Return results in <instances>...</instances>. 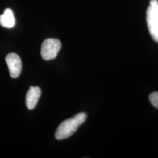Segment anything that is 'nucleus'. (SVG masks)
<instances>
[{"instance_id":"f257e3e1","label":"nucleus","mask_w":158,"mask_h":158,"mask_svg":"<svg viewBox=\"0 0 158 158\" xmlns=\"http://www.w3.org/2000/svg\"><path fill=\"white\" fill-rule=\"evenodd\" d=\"M87 118L85 113H80L71 118L68 119L60 124L55 133V138L57 140H62L73 135Z\"/></svg>"},{"instance_id":"f03ea898","label":"nucleus","mask_w":158,"mask_h":158,"mask_svg":"<svg viewBox=\"0 0 158 158\" xmlns=\"http://www.w3.org/2000/svg\"><path fill=\"white\" fill-rule=\"evenodd\" d=\"M61 48L59 40L49 38L45 40L41 46L40 54L45 60H51L57 56Z\"/></svg>"},{"instance_id":"7ed1b4c3","label":"nucleus","mask_w":158,"mask_h":158,"mask_svg":"<svg viewBox=\"0 0 158 158\" xmlns=\"http://www.w3.org/2000/svg\"><path fill=\"white\" fill-rule=\"evenodd\" d=\"M147 25L153 40L158 42V4L149 5L147 11Z\"/></svg>"},{"instance_id":"20e7f679","label":"nucleus","mask_w":158,"mask_h":158,"mask_svg":"<svg viewBox=\"0 0 158 158\" xmlns=\"http://www.w3.org/2000/svg\"><path fill=\"white\" fill-rule=\"evenodd\" d=\"M6 61L11 77L17 78L22 70V62L19 56L15 53H11L6 56Z\"/></svg>"},{"instance_id":"39448f33","label":"nucleus","mask_w":158,"mask_h":158,"mask_svg":"<svg viewBox=\"0 0 158 158\" xmlns=\"http://www.w3.org/2000/svg\"><path fill=\"white\" fill-rule=\"evenodd\" d=\"M41 94V90L38 87H31L28 91L25 103L29 110H33L36 107Z\"/></svg>"},{"instance_id":"423d86ee","label":"nucleus","mask_w":158,"mask_h":158,"mask_svg":"<svg viewBox=\"0 0 158 158\" xmlns=\"http://www.w3.org/2000/svg\"><path fill=\"white\" fill-rule=\"evenodd\" d=\"M15 24V18L11 9L7 8L0 15V25L6 28H12Z\"/></svg>"},{"instance_id":"0eeeda50","label":"nucleus","mask_w":158,"mask_h":158,"mask_svg":"<svg viewBox=\"0 0 158 158\" xmlns=\"http://www.w3.org/2000/svg\"><path fill=\"white\" fill-rule=\"evenodd\" d=\"M149 101L153 107L158 109V92H153L149 97Z\"/></svg>"},{"instance_id":"6e6552de","label":"nucleus","mask_w":158,"mask_h":158,"mask_svg":"<svg viewBox=\"0 0 158 158\" xmlns=\"http://www.w3.org/2000/svg\"><path fill=\"white\" fill-rule=\"evenodd\" d=\"M158 0H151L150 1V2H149V5H156V4H158Z\"/></svg>"}]
</instances>
